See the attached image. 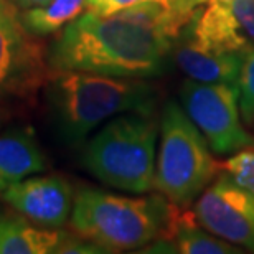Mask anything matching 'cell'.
Instances as JSON below:
<instances>
[{"label":"cell","mask_w":254,"mask_h":254,"mask_svg":"<svg viewBox=\"0 0 254 254\" xmlns=\"http://www.w3.org/2000/svg\"><path fill=\"white\" fill-rule=\"evenodd\" d=\"M174 42L124 8L113 15L83 12L48 47L53 71H86L147 79L164 74Z\"/></svg>","instance_id":"1"},{"label":"cell","mask_w":254,"mask_h":254,"mask_svg":"<svg viewBox=\"0 0 254 254\" xmlns=\"http://www.w3.org/2000/svg\"><path fill=\"white\" fill-rule=\"evenodd\" d=\"M45 98L60 139L68 145H78L114 116L155 113L157 91L145 79L53 71L45 86Z\"/></svg>","instance_id":"2"},{"label":"cell","mask_w":254,"mask_h":254,"mask_svg":"<svg viewBox=\"0 0 254 254\" xmlns=\"http://www.w3.org/2000/svg\"><path fill=\"white\" fill-rule=\"evenodd\" d=\"M177 211L162 193L123 196L81 189L74 193L69 228L106 253L132 251L167 238Z\"/></svg>","instance_id":"3"},{"label":"cell","mask_w":254,"mask_h":254,"mask_svg":"<svg viewBox=\"0 0 254 254\" xmlns=\"http://www.w3.org/2000/svg\"><path fill=\"white\" fill-rule=\"evenodd\" d=\"M159 130L154 113L116 116L84 145V169L113 189L129 193L152 191Z\"/></svg>","instance_id":"4"},{"label":"cell","mask_w":254,"mask_h":254,"mask_svg":"<svg viewBox=\"0 0 254 254\" xmlns=\"http://www.w3.org/2000/svg\"><path fill=\"white\" fill-rule=\"evenodd\" d=\"M160 116L155 190L185 210L211 184L220 165L213 159L205 135L187 116L182 104L167 101Z\"/></svg>","instance_id":"5"},{"label":"cell","mask_w":254,"mask_h":254,"mask_svg":"<svg viewBox=\"0 0 254 254\" xmlns=\"http://www.w3.org/2000/svg\"><path fill=\"white\" fill-rule=\"evenodd\" d=\"M52 74L48 48L23 23L22 10L0 0V103H33Z\"/></svg>","instance_id":"6"},{"label":"cell","mask_w":254,"mask_h":254,"mask_svg":"<svg viewBox=\"0 0 254 254\" xmlns=\"http://www.w3.org/2000/svg\"><path fill=\"white\" fill-rule=\"evenodd\" d=\"M180 104L213 154L233 155L254 145V137L241 123L238 86L185 79L180 86Z\"/></svg>","instance_id":"7"},{"label":"cell","mask_w":254,"mask_h":254,"mask_svg":"<svg viewBox=\"0 0 254 254\" xmlns=\"http://www.w3.org/2000/svg\"><path fill=\"white\" fill-rule=\"evenodd\" d=\"M198 225L231 245L254 253V195L223 172L195 200Z\"/></svg>","instance_id":"8"},{"label":"cell","mask_w":254,"mask_h":254,"mask_svg":"<svg viewBox=\"0 0 254 254\" xmlns=\"http://www.w3.org/2000/svg\"><path fill=\"white\" fill-rule=\"evenodd\" d=\"M180 35L211 52L245 57L254 50V0H210Z\"/></svg>","instance_id":"9"},{"label":"cell","mask_w":254,"mask_h":254,"mask_svg":"<svg viewBox=\"0 0 254 254\" xmlns=\"http://www.w3.org/2000/svg\"><path fill=\"white\" fill-rule=\"evenodd\" d=\"M3 203L43 228H63L69 221L74 191L62 175H30L7 185Z\"/></svg>","instance_id":"10"},{"label":"cell","mask_w":254,"mask_h":254,"mask_svg":"<svg viewBox=\"0 0 254 254\" xmlns=\"http://www.w3.org/2000/svg\"><path fill=\"white\" fill-rule=\"evenodd\" d=\"M172 58L189 79L206 84H238L243 55L218 53L180 35L172 45Z\"/></svg>","instance_id":"11"},{"label":"cell","mask_w":254,"mask_h":254,"mask_svg":"<svg viewBox=\"0 0 254 254\" xmlns=\"http://www.w3.org/2000/svg\"><path fill=\"white\" fill-rule=\"evenodd\" d=\"M48 160L30 126H15L0 132V179L15 184L47 170Z\"/></svg>","instance_id":"12"},{"label":"cell","mask_w":254,"mask_h":254,"mask_svg":"<svg viewBox=\"0 0 254 254\" xmlns=\"http://www.w3.org/2000/svg\"><path fill=\"white\" fill-rule=\"evenodd\" d=\"M64 233L35 225L12 206L0 208V254L58 253Z\"/></svg>","instance_id":"13"},{"label":"cell","mask_w":254,"mask_h":254,"mask_svg":"<svg viewBox=\"0 0 254 254\" xmlns=\"http://www.w3.org/2000/svg\"><path fill=\"white\" fill-rule=\"evenodd\" d=\"M86 10V0H47L33 8L22 10L23 23L38 37L58 33Z\"/></svg>","instance_id":"14"},{"label":"cell","mask_w":254,"mask_h":254,"mask_svg":"<svg viewBox=\"0 0 254 254\" xmlns=\"http://www.w3.org/2000/svg\"><path fill=\"white\" fill-rule=\"evenodd\" d=\"M238 101L241 118L248 126L254 124V50L245 55L238 78Z\"/></svg>","instance_id":"15"},{"label":"cell","mask_w":254,"mask_h":254,"mask_svg":"<svg viewBox=\"0 0 254 254\" xmlns=\"http://www.w3.org/2000/svg\"><path fill=\"white\" fill-rule=\"evenodd\" d=\"M223 172L230 174L238 184L245 187L254 195V150L243 149L236 154H233L230 159L225 160L220 165Z\"/></svg>","instance_id":"16"},{"label":"cell","mask_w":254,"mask_h":254,"mask_svg":"<svg viewBox=\"0 0 254 254\" xmlns=\"http://www.w3.org/2000/svg\"><path fill=\"white\" fill-rule=\"evenodd\" d=\"M145 0H86V10L98 15H113Z\"/></svg>","instance_id":"17"},{"label":"cell","mask_w":254,"mask_h":254,"mask_svg":"<svg viewBox=\"0 0 254 254\" xmlns=\"http://www.w3.org/2000/svg\"><path fill=\"white\" fill-rule=\"evenodd\" d=\"M177 5H179V8L184 12L187 17L191 20L193 13H195V10L200 7V5L210 2V0H175Z\"/></svg>","instance_id":"18"},{"label":"cell","mask_w":254,"mask_h":254,"mask_svg":"<svg viewBox=\"0 0 254 254\" xmlns=\"http://www.w3.org/2000/svg\"><path fill=\"white\" fill-rule=\"evenodd\" d=\"M12 116L13 113H12V109H10V106L5 103H0V130H2V127L12 119Z\"/></svg>","instance_id":"19"},{"label":"cell","mask_w":254,"mask_h":254,"mask_svg":"<svg viewBox=\"0 0 254 254\" xmlns=\"http://www.w3.org/2000/svg\"><path fill=\"white\" fill-rule=\"evenodd\" d=\"M10 2H13L20 10H28V8L37 7V5L45 3L47 0H10Z\"/></svg>","instance_id":"20"},{"label":"cell","mask_w":254,"mask_h":254,"mask_svg":"<svg viewBox=\"0 0 254 254\" xmlns=\"http://www.w3.org/2000/svg\"><path fill=\"white\" fill-rule=\"evenodd\" d=\"M5 189H7V184H5V182H3L2 179H0V193H2Z\"/></svg>","instance_id":"21"}]
</instances>
